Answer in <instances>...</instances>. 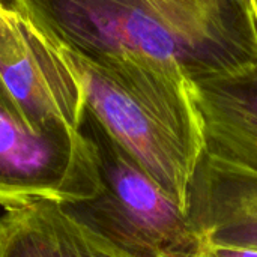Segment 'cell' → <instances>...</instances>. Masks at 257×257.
<instances>
[{"label": "cell", "mask_w": 257, "mask_h": 257, "mask_svg": "<svg viewBox=\"0 0 257 257\" xmlns=\"http://www.w3.org/2000/svg\"><path fill=\"white\" fill-rule=\"evenodd\" d=\"M56 47L87 60L146 56L187 78L257 62V23L239 0H17Z\"/></svg>", "instance_id": "cell-1"}, {"label": "cell", "mask_w": 257, "mask_h": 257, "mask_svg": "<svg viewBox=\"0 0 257 257\" xmlns=\"http://www.w3.org/2000/svg\"><path fill=\"white\" fill-rule=\"evenodd\" d=\"M56 48L80 81L84 108L188 212L205 143L184 71L155 57L87 60Z\"/></svg>", "instance_id": "cell-2"}, {"label": "cell", "mask_w": 257, "mask_h": 257, "mask_svg": "<svg viewBox=\"0 0 257 257\" xmlns=\"http://www.w3.org/2000/svg\"><path fill=\"white\" fill-rule=\"evenodd\" d=\"M80 133L89 140L98 191L59 203L80 226L130 257H199L205 241L188 212L84 108Z\"/></svg>", "instance_id": "cell-3"}, {"label": "cell", "mask_w": 257, "mask_h": 257, "mask_svg": "<svg viewBox=\"0 0 257 257\" xmlns=\"http://www.w3.org/2000/svg\"><path fill=\"white\" fill-rule=\"evenodd\" d=\"M98 188L93 151L80 130H33L0 87V205L77 202Z\"/></svg>", "instance_id": "cell-4"}, {"label": "cell", "mask_w": 257, "mask_h": 257, "mask_svg": "<svg viewBox=\"0 0 257 257\" xmlns=\"http://www.w3.org/2000/svg\"><path fill=\"white\" fill-rule=\"evenodd\" d=\"M0 87L33 130H80L84 96L77 75L8 0H0Z\"/></svg>", "instance_id": "cell-5"}, {"label": "cell", "mask_w": 257, "mask_h": 257, "mask_svg": "<svg viewBox=\"0 0 257 257\" xmlns=\"http://www.w3.org/2000/svg\"><path fill=\"white\" fill-rule=\"evenodd\" d=\"M205 154L257 173V62L188 78Z\"/></svg>", "instance_id": "cell-6"}, {"label": "cell", "mask_w": 257, "mask_h": 257, "mask_svg": "<svg viewBox=\"0 0 257 257\" xmlns=\"http://www.w3.org/2000/svg\"><path fill=\"white\" fill-rule=\"evenodd\" d=\"M188 217L205 244L257 250V173L203 152L188 190Z\"/></svg>", "instance_id": "cell-7"}, {"label": "cell", "mask_w": 257, "mask_h": 257, "mask_svg": "<svg viewBox=\"0 0 257 257\" xmlns=\"http://www.w3.org/2000/svg\"><path fill=\"white\" fill-rule=\"evenodd\" d=\"M0 257H130L98 238L57 202L38 200L0 217Z\"/></svg>", "instance_id": "cell-8"}, {"label": "cell", "mask_w": 257, "mask_h": 257, "mask_svg": "<svg viewBox=\"0 0 257 257\" xmlns=\"http://www.w3.org/2000/svg\"><path fill=\"white\" fill-rule=\"evenodd\" d=\"M199 257H257V250L206 244Z\"/></svg>", "instance_id": "cell-9"}, {"label": "cell", "mask_w": 257, "mask_h": 257, "mask_svg": "<svg viewBox=\"0 0 257 257\" xmlns=\"http://www.w3.org/2000/svg\"><path fill=\"white\" fill-rule=\"evenodd\" d=\"M242 5H244V8L254 17V20H256V3L257 0H239Z\"/></svg>", "instance_id": "cell-10"}, {"label": "cell", "mask_w": 257, "mask_h": 257, "mask_svg": "<svg viewBox=\"0 0 257 257\" xmlns=\"http://www.w3.org/2000/svg\"><path fill=\"white\" fill-rule=\"evenodd\" d=\"M8 2H9V3H12V5H14V3H15V2H17V0H8Z\"/></svg>", "instance_id": "cell-11"}, {"label": "cell", "mask_w": 257, "mask_h": 257, "mask_svg": "<svg viewBox=\"0 0 257 257\" xmlns=\"http://www.w3.org/2000/svg\"><path fill=\"white\" fill-rule=\"evenodd\" d=\"M256 23H257V3H256Z\"/></svg>", "instance_id": "cell-12"}]
</instances>
